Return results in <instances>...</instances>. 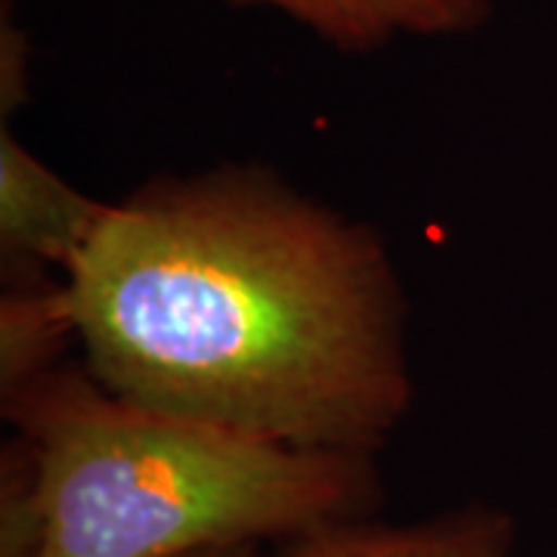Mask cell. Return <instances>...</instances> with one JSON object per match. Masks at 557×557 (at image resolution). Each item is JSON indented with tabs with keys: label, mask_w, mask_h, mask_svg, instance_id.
Masks as SVG:
<instances>
[{
	"label": "cell",
	"mask_w": 557,
	"mask_h": 557,
	"mask_svg": "<svg viewBox=\"0 0 557 557\" xmlns=\"http://www.w3.org/2000/svg\"><path fill=\"white\" fill-rule=\"evenodd\" d=\"M109 205L84 196L22 146L0 134V251L22 276H65L100 230Z\"/></svg>",
	"instance_id": "3957f363"
},
{
	"label": "cell",
	"mask_w": 557,
	"mask_h": 557,
	"mask_svg": "<svg viewBox=\"0 0 557 557\" xmlns=\"http://www.w3.org/2000/svg\"><path fill=\"white\" fill-rule=\"evenodd\" d=\"M62 282L84 369L139 406L359 456L412 406L384 242L260 168L109 205Z\"/></svg>",
	"instance_id": "6da1fadb"
},
{
	"label": "cell",
	"mask_w": 557,
	"mask_h": 557,
	"mask_svg": "<svg viewBox=\"0 0 557 557\" xmlns=\"http://www.w3.org/2000/svg\"><path fill=\"white\" fill-rule=\"evenodd\" d=\"M25 72H28V40L25 32L10 25V13H3V32H0V109L3 115L20 109L25 97Z\"/></svg>",
	"instance_id": "52a82bcc"
},
{
	"label": "cell",
	"mask_w": 557,
	"mask_h": 557,
	"mask_svg": "<svg viewBox=\"0 0 557 557\" xmlns=\"http://www.w3.org/2000/svg\"><path fill=\"white\" fill-rule=\"evenodd\" d=\"M0 557H189L288 542L381 502L375 456L298 449L53 369L3 397Z\"/></svg>",
	"instance_id": "7a4b0ae2"
},
{
	"label": "cell",
	"mask_w": 557,
	"mask_h": 557,
	"mask_svg": "<svg viewBox=\"0 0 557 557\" xmlns=\"http://www.w3.org/2000/svg\"><path fill=\"white\" fill-rule=\"evenodd\" d=\"M189 557H263L260 545H233V548H211V552H199Z\"/></svg>",
	"instance_id": "ba28073f"
},
{
	"label": "cell",
	"mask_w": 557,
	"mask_h": 557,
	"mask_svg": "<svg viewBox=\"0 0 557 557\" xmlns=\"http://www.w3.org/2000/svg\"><path fill=\"white\" fill-rule=\"evenodd\" d=\"M276 10L341 53H372L399 38H458L493 16V0H233Z\"/></svg>",
	"instance_id": "5b68a950"
},
{
	"label": "cell",
	"mask_w": 557,
	"mask_h": 557,
	"mask_svg": "<svg viewBox=\"0 0 557 557\" xmlns=\"http://www.w3.org/2000/svg\"><path fill=\"white\" fill-rule=\"evenodd\" d=\"M273 557H518L515 518L468 505L418 523L335 520L278 545Z\"/></svg>",
	"instance_id": "277c9868"
},
{
	"label": "cell",
	"mask_w": 557,
	"mask_h": 557,
	"mask_svg": "<svg viewBox=\"0 0 557 557\" xmlns=\"http://www.w3.org/2000/svg\"><path fill=\"white\" fill-rule=\"evenodd\" d=\"M75 335L65 282L28 276L13 282L0 304V387L3 397L57 369Z\"/></svg>",
	"instance_id": "8992f818"
}]
</instances>
